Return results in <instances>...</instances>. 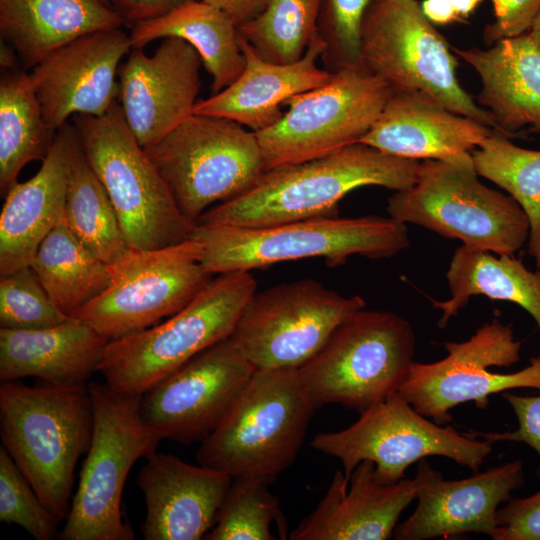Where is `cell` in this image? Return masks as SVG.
I'll list each match as a JSON object with an SVG mask.
<instances>
[{"label":"cell","instance_id":"d590c367","mask_svg":"<svg viewBox=\"0 0 540 540\" xmlns=\"http://www.w3.org/2000/svg\"><path fill=\"white\" fill-rule=\"evenodd\" d=\"M269 484L248 477L233 478L207 540H274L273 522H280L279 498Z\"/></svg>","mask_w":540,"mask_h":540},{"label":"cell","instance_id":"bcb514c9","mask_svg":"<svg viewBox=\"0 0 540 540\" xmlns=\"http://www.w3.org/2000/svg\"><path fill=\"white\" fill-rule=\"evenodd\" d=\"M459 17L463 20L467 18L481 2V0H449Z\"/></svg>","mask_w":540,"mask_h":540},{"label":"cell","instance_id":"30bf717a","mask_svg":"<svg viewBox=\"0 0 540 540\" xmlns=\"http://www.w3.org/2000/svg\"><path fill=\"white\" fill-rule=\"evenodd\" d=\"M362 67L393 92L422 91L447 109L496 130L460 85L457 58L417 0H372L361 27Z\"/></svg>","mask_w":540,"mask_h":540},{"label":"cell","instance_id":"836d02e7","mask_svg":"<svg viewBox=\"0 0 540 540\" xmlns=\"http://www.w3.org/2000/svg\"><path fill=\"white\" fill-rule=\"evenodd\" d=\"M471 154L479 176L505 190L525 212L528 254L540 266V151L519 147L494 130Z\"/></svg>","mask_w":540,"mask_h":540},{"label":"cell","instance_id":"5bb4252c","mask_svg":"<svg viewBox=\"0 0 540 540\" xmlns=\"http://www.w3.org/2000/svg\"><path fill=\"white\" fill-rule=\"evenodd\" d=\"M203 245L190 238L156 249H132L111 265L106 289L76 318L109 340L141 331L189 304L212 280L201 263Z\"/></svg>","mask_w":540,"mask_h":540},{"label":"cell","instance_id":"f1b7e54d","mask_svg":"<svg viewBox=\"0 0 540 540\" xmlns=\"http://www.w3.org/2000/svg\"><path fill=\"white\" fill-rule=\"evenodd\" d=\"M129 35L132 49H143L150 42L167 37L188 42L212 77L211 95L234 83L245 67L237 25L224 12L203 1H190L163 16L137 22Z\"/></svg>","mask_w":540,"mask_h":540},{"label":"cell","instance_id":"f35d334b","mask_svg":"<svg viewBox=\"0 0 540 540\" xmlns=\"http://www.w3.org/2000/svg\"><path fill=\"white\" fill-rule=\"evenodd\" d=\"M0 519L22 527L37 540L53 538L60 522L3 447L0 448Z\"/></svg>","mask_w":540,"mask_h":540},{"label":"cell","instance_id":"f6af8a7d","mask_svg":"<svg viewBox=\"0 0 540 540\" xmlns=\"http://www.w3.org/2000/svg\"><path fill=\"white\" fill-rule=\"evenodd\" d=\"M420 6L423 14L433 24L462 21L449 0H424Z\"/></svg>","mask_w":540,"mask_h":540},{"label":"cell","instance_id":"484cf974","mask_svg":"<svg viewBox=\"0 0 540 540\" xmlns=\"http://www.w3.org/2000/svg\"><path fill=\"white\" fill-rule=\"evenodd\" d=\"M453 51L481 79L478 103L496 130L511 138L522 128H540V46L527 33L502 39L488 49Z\"/></svg>","mask_w":540,"mask_h":540},{"label":"cell","instance_id":"e575fe53","mask_svg":"<svg viewBox=\"0 0 540 540\" xmlns=\"http://www.w3.org/2000/svg\"><path fill=\"white\" fill-rule=\"evenodd\" d=\"M321 0H268L255 18L238 27L239 35L262 59L299 61L318 36Z\"/></svg>","mask_w":540,"mask_h":540},{"label":"cell","instance_id":"cb8c5ba5","mask_svg":"<svg viewBox=\"0 0 540 540\" xmlns=\"http://www.w3.org/2000/svg\"><path fill=\"white\" fill-rule=\"evenodd\" d=\"M239 43L245 58L242 74L222 91L198 99L194 114L226 118L259 132L282 118L287 100L326 84L333 75L317 65L325 48L319 35L304 56L290 64L262 59L240 35Z\"/></svg>","mask_w":540,"mask_h":540},{"label":"cell","instance_id":"9c48e42d","mask_svg":"<svg viewBox=\"0 0 540 540\" xmlns=\"http://www.w3.org/2000/svg\"><path fill=\"white\" fill-rule=\"evenodd\" d=\"M415 347V333L405 318L363 308L298 370L315 409L340 404L361 413L400 391Z\"/></svg>","mask_w":540,"mask_h":540},{"label":"cell","instance_id":"e0dca14e","mask_svg":"<svg viewBox=\"0 0 540 540\" xmlns=\"http://www.w3.org/2000/svg\"><path fill=\"white\" fill-rule=\"evenodd\" d=\"M255 368L229 337L200 352L141 395L140 414L162 439L203 441Z\"/></svg>","mask_w":540,"mask_h":540},{"label":"cell","instance_id":"4dcf8cb0","mask_svg":"<svg viewBox=\"0 0 540 540\" xmlns=\"http://www.w3.org/2000/svg\"><path fill=\"white\" fill-rule=\"evenodd\" d=\"M57 131L46 122L29 73L7 70L0 79V194L18 182L24 166L42 161Z\"/></svg>","mask_w":540,"mask_h":540},{"label":"cell","instance_id":"60d3db41","mask_svg":"<svg viewBox=\"0 0 540 540\" xmlns=\"http://www.w3.org/2000/svg\"><path fill=\"white\" fill-rule=\"evenodd\" d=\"M502 398L513 409L518 421V427L513 431L474 432L467 433V435L481 437L490 443L499 441L525 443L537 453L540 461V395L523 396L508 390L502 392ZM537 475L540 477V464Z\"/></svg>","mask_w":540,"mask_h":540},{"label":"cell","instance_id":"ee69618b","mask_svg":"<svg viewBox=\"0 0 540 540\" xmlns=\"http://www.w3.org/2000/svg\"><path fill=\"white\" fill-rule=\"evenodd\" d=\"M228 15L240 27L263 11L268 0H201Z\"/></svg>","mask_w":540,"mask_h":540},{"label":"cell","instance_id":"7a4b0ae2","mask_svg":"<svg viewBox=\"0 0 540 540\" xmlns=\"http://www.w3.org/2000/svg\"><path fill=\"white\" fill-rule=\"evenodd\" d=\"M92 430L88 384L1 383L2 447L60 522L68 515L74 472Z\"/></svg>","mask_w":540,"mask_h":540},{"label":"cell","instance_id":"9a60e30c","mask_svg":"<svg viewBox=\"0 0 540 540\" xmlns=\"http://www.w3.org/2000/svg\"><path fill=\"white\" fill-rule=\"evenodd\" d=\"M313 279L255 292L230 336L255 369H299L350 315L365 308Z\"/></svg>","mask_w":540,"mask_h":540},{"label":"cell","instance_id":"c3c4849f","mask_svg":"<svg viewBox=\"0 0 540 540\" xmlns=\"http://www.w3.org/2000/svg\"><path fill=\"white\" fill-rule=\"evenodd\" d=\"M102 1H103L104 3H106V4L110 5V6H112V5H111V0H102Z\"/></svg>","mask_w":540,"mask_h":540},{"label":"cell","instance_id":"1f68e13d","mask_svg":"<svg viewBox=\"0 0 540 540\" xmlns=\"http://www.w3.org/2000/svg\"><path fill=\"white\" fill-rule=\"evenodd\" d=\"M30 267L54 303L70 317L102 293L112 277L111 265L76 237L64 217L41 242Z\"/></svg>","mask_w":540,"mask_h":540},{"label":"cell","instance_id":"3957f363","mask_svg":"<svg viewBox=\"0 0 540 540\" xmlns=\"http://www.w3.org/2000/svg\"><path fill=\"white\" fill-rule=\"evenodd\" d=\"M315 410L298 369H255L200 442L197 462L270 485L295 460Z\"/></svg>","mask_w":540,"mask_h":540},{"label":"cell","instance_id":"6da1fadb","mask_svg":"<svg viewBox=\"0 0 540 540\" xmlns=\"http://www.w3.org/2000/svg\"><path fill=\"white\" fill-rule=\"evenodd\" d=\"M419 167V160L357 142L321 158L266 170L248 190L206 210L196 225L254 228L337 217L339 202L352 190L369 185L408 189Z\"/></svg>","mask_w":540,"mask_h":540},{"label":"cell","instance_id":"44dd1931","mask_svg":"<svg viewBox=\"0 0 540 540\" xmlns=\"http://www.w3.org/2000/svg\"><path fill=\"white\" fill-rule=\"evenodd\" d=\"M523 484L520 459L458 480H446L431 467L418 493L415 510L397 524L393 538L426 540L465 533H481L492 538L499 506L510 500L512 492Z\"/></svg>","mask_w":540,"mask_h":540},{"label":"cell","instance_id":"7c38bea8","mask_svg":"<svg viewBox=\"0 0 540 540\" xmlns=\"http://www.w3.org/2000/svg\"><path fill=\"white\" fill-rule=\"evenodd\" d=\"M311 445L339 459L347 481L361 461L369 460L383 483L405 478L407 468L430 456L449 458L477 472L492 452V443L487 440L429 420L400 392L361 412L349 427L318 433Z\"/></svg>","mask_w":540,"mask_h":540},{"label":"cell","instance_id":"d4e9b609","mask_svg":"<svg viewBox=\"0 0 540 540\" xmlns=\"http://www.w3.org/2000/svg\"><path fill=\"white\" fill-rule=\"evenodd\" d=\"M494 130L447 109L425 92H393L359 142L406 159L446 160L472 152Z\"/></svg>","mask_w":540,"mask_h":540},{"label":"cell","instance_id":"4316f807","mask_svg":"<svg viewBox=\"0 0 540 540\" xmlns=\"http://www.w3.org/2000/svg\"><path fill=\"white\" fill-rule=\"evenodd\" d=\"M109 339L71 317L48 328H0V380L34 377L52 384H85Z\"/></svg>","mask_w":540,"mask_h":540},{"label":"cell","instance_id":"ac0fdd59","mask_svg":"<svg viewBox=\"0 0 540 540\" xmlns=\"http://www.w3.org/2000/svg\"><path fill=\"white\" fill-rule=\"evenodd\" d=\"M202 60L178 37L163 38L153 55L132 49L118 69L120 106L142 147L174 130L194 114Z\"/></svg>","mask_w":540,"mask_h":540},{"label":"cell","instance_id":"ba28073f","mask_svg":"<svg viewBox=\"0 0 540 540\" xmlns=\"http://www.w3.org/2000/svg\"><path fill=\"white\" fill-rule=\"evenodd\" d=\"M84 156L104 186L132 249H156L191 238L196 224L174 196L115 102L102 116L76 114Z\"/></svg>","mask_w":540,"mask_h":540},{"label":"cell","instance_id":"2e32d148","mask_svg":"<svg viewBox=\"0 0 540 540\" xmlns=\"http://www.w3.org/2000/svg\"><path fill=\"white\" fill-rule=\"evenodd\" d=\"M446 357L432 363L414 361L400 393L421 414L438 424L452 420L450 410L474 402L480 409L492 394L517 389L540 390V355L512 373L490 371L510 367L520 360L522 342L511 325L498 319L484 324L468 340L444 343Z\"/></svg>","mask_w":540,"mask_h":540},{"label":"cell","instance_id":"74e56055","mask_svg":"<svg viewBox=\"0 0 540 540\" xmlns=\"http://www.w3.org/2000/svg\"><path fill=\"white\" fill-rule=\"evenodd\" d=\"M371 1L321 0L317 27L325 48L320 59L328 72L363 68L361 27Z\"/></svg>","mask_w":540,"mask_h":540},{"label":"cell","instance_id":"7bdbcfd3","mask_svg":"<svg viewBox=\"0 0 540 540\" xmlns=\"http://www.w3.org/2000/svg\"><path fill=\"white\" fill-rule=\"evenodd\" d=\"M194 0H111L125 25L163 16L180 5Z\"/></svg>","mask_w":540,"mask_h":540},{"label":"cell","instance_id":"f546056e","mask_svg":"<svg viewBox=\"0 0 540 540\" xmlns=\"http://www.w3.org/2000/svg\"><path fill=\"white\" fill-rule=\"evenodd\" d=\"M450 298L432 300L442 311L438 321L444 328L464 308L471 297L484 295L521 306L540 331V266L529 270L513 255H498L462 245L454 252L447 273Z\"/></svg>","mask_w":540,"mask_h":540},{"label":"cell","instance_id":"7402d4cb","mask_svg":"<svg viewBox=\"0 0 540 540\" xmlns=\"http://www.w3.org/2000/svg\"><path fill=\"white\" fill-rule=\"evenodd\" d=\"M233 478L173 455L153 453L137 476L146 513V540H200L213 528Z\"/></svg>","mask_w":540,"mask_h":540},{"label":"cell","instance_id":"52a82bcc","mask_svg":"<svg viewBox=\"0 0 540 540\" xmlns=\"http://www.w3.org/2000/svg\"><path fill=\"white\" fill-rule=\"evenodd\" d=\"M93 430L61 540H133L122 513L127 476L137 460L156 452L162 438L140 414L141 395L88 384Z\"/></svg>","mask_w":540,"mask_h":540},{"label":"cell","instance_id":"ffe728a7","mask_svg":"<svg viewBox=\"0 0 540 540\" xmlns=\"http://www.w3.org/2000/svg\"><path fill=\"white\" fill-rule=\"evenodd\" d=\"M431 466L422 459L413 478L380 482L375 465L361 461L349 481L337 471L319 501L290 533L292 540H386L402 512L417 499Z\"/></svg>","mask_w":540,"mask_h":540},{"label":"cell","instance_id":"8992f818","mask_svg":"<svg viewBox=\"0 0 540 540\" xmlns=\"http://www.w3.org/2000/svg\"><path fill=\"white\" fill-rule=\"evenodd\" d=\"M387 211L405 224L498 255H513L527 244L530 231L521 206L479 180L471 152L420 162L416 182L396 191Z\"/></svg>","mask_w":540,"mask_h":540},{"label":"cell","instance_id":"277c9868","mask_svg":"<svg viewBox=\"0 0 540 540\" xmlns=\"http://www.w3.org/2000/svg\"><path fill=\"white\" fill-rule=\"evenodd\" d=\"M202 265L212 274L251 271L276 263L323 258L335 267L353 255L392 257L409 246L406 224L392 217H321L265 227L195 225Z\"/></svg>","mask_w":540,"mask_h":540},{"label":"cell","instance_id":"603a6c76","mask_svg":"<svg viewBox=\"0 0 540 540\" xmlns=\"http://www.w3.org/2000/svg\"><path fill=\"white\" fill-rule=\"evenodd\" d=\"M78 132L66 123L55 136L38 172L4 196L0 213V277L30 267L44 238L62 220Z\"/></svg>","mask_w":540,"mask_h":540},{"label":"cell","instance_id":"5b68a950","mask_svg":"<svg viewBox=\"0 0 540 540\" xmlns=\"http://www.w3.org/2000/svg\"><path fill=\"white\" fill-rule=\"evenodd\" d=\"M255 292L250 271L218 274L164 322L109 340L97 371L115 391L142 395L200 352L229 338Z\"/></svg>","mask_w":540,"mask_h":540},{"label":"cell","instance_id":"d6a6232c","mask_svg":"<svg viewBox=\"0 0 540 540\" xmlns=\"http://www.w3.org/2000/svg\"><path fill=\"white\" fill-rule=\"evenodd\" d=\"M63 217L76 237L110 265L132 250L116 210L89 166L82 147L72 167Z\"/></svg>","mask_w":540,"mask_h":540},{"label":"cell","instance_id":"d6986e66","mask_svg":"<svg viewBox=\"0 0 540 540\" xmlns=\"http://www.w3.org/2000/svg\"><path fill=\"white\" fill-rule=\"evenodd\" d=\"M121 28L86 34L55 50L29 73L48 125L58 131L70 116L104 115L119 95L118 64L130 52Z\"/></svg>","mask_w":540,"mask_h":540},{"label":"cell","instance_id":"7dc6e473","mask_svg":"<svg viewBox=\"0 0 540 540\" xmlns=\"http://www.w3.org/2000/svg\"><path fill=\"white\" fill-rule=\"evenodd\" d=\"M528 34L540 46V12L528 31Z\"/></svg>","mask_w":540,"mask_h":540},{"label":"cell","instance_id":"8fae6325","mask_svg":"<svg viewBox=\"0 0 540 540\" xmlns=\"http://www.w3.org/2000/svg\"><path fill=\"white\" fill-rule=\"evenodd\" d=\"M143 148L193 224L210 205L242 194L265 172L256 133L222 117L193 114Z\"/></svg>","mask_w":540,"mask_h":540},{"label":"cell","instance_id":"8d00e7d4","mask_svg":"<svg viewBox=\"0 0 540 540\" xmlns=\"http://www.w3.org/2000/svg\"><path fill=\"white\" fill-rule=\"evenodd\" d=\"M0 328L33 330L68 321L31 267L0 277Z\"/></svg>","mask_w":540,"mask_h":540},{"label":"cell","instance_id":"4fadbf2b","mask_svg":"<svg viewBox=\"0 0 540 540\" xmlns=\"http://www.w3.org/2000/svg\"><path fill=\"white\" fill-rule=\"evenodd\" d=\"M392 94L385 81L359 68L333 73L326 84L290 98L278 122L255 132L265 171L321 158L359 142Z\"/></svg>","mask_w":540,"mask_h":540},{"label":"cell","instance_id":"83f0119b","mask_svg":"<svg viewBox=\"0 0 540 540\" xmlns=\"http://www.w3.org/2000/svg\"><path fill=\"white\" fill-rule=\"evenodd\" d=\"M123 25L102 0H0L1 38L25 69L81 36Z\"/></svg>","mask_w":540,"mask_h":540},{"label":"cell","instance_id":"b9f144b4","mask_svg":"<svg viewBox=\"0 0 540 540\" xmlns=\"http://www.w3.org/2000/svg\"><path fill=\"white\" fill-rule=\"evenodd\" d=\"M495 21L485 28L488 44L527 33L540 12V0H491Z\"/></svg>","mask_w":540,"mask_h":540},{"label":"cell","instance_id":"ab89813d","mask_svg":"<svg viewBox=\"0 0 540 540\" xmlns=\"http://www.w3.org/2000/svg\"><path fill=\"white\" fill-rule=\"evenodd\" d=\"M494 540H540V489L511 498L496 514Z\"/></svg>","mask_w":540,"mask_h":540}]
</instances>
